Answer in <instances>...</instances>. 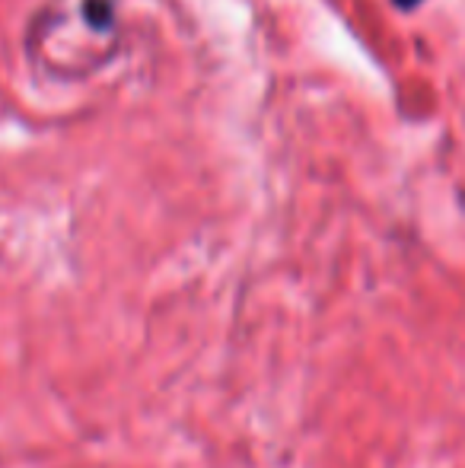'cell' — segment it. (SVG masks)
I'll use <instances>...</instances> for the list:
<instances>
[{
  "label": "cell",
  "mask_w": 465,
  "mask_h": 468,
  "mask_svg": "<svg viewBox=\"0 0 465 468\" xmlns=\"http://www.w3.org/2000/svg\"><path fill=\"white\" fill-rule=\"evenodd\" d=\"M87 19L102 29V26L112 19V4H109V0H87Z\"/></svg>",
  "instance_id": "obj_1"
},
{
  "label": "cell",
  "mask_w": 465,
  "mask_h": 468,
  "mask_svg": "<svg viewBox=\"0 0 465 468\" xmlns=\"http://www.w3.org/2000/svg\"><path fill=\"white\" fill-rule=\"evenodd\" d=\"M392 4L402 6V10H408V6H417V4H421V0H392Z\"/></svg>",
  "instance_id": "obj_2"
}]
</instances>
